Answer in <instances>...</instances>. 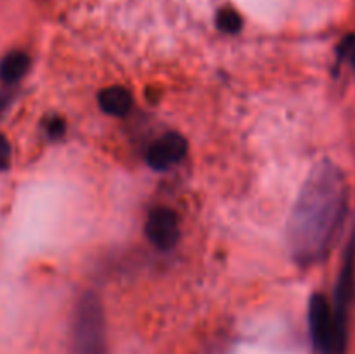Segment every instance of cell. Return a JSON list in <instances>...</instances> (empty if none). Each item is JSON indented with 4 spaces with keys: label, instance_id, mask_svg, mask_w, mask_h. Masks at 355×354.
Returning <instances> with one entry per match:
<instances>
[{
    "label": "cell",
    "instance_id": "obj_8",
    "mask_svg": "<svg viewBox=\"0 0 355 354\" xmlns=\"http://www.w3.org/2000/svg\"><path fill=\"white\" fill-rule=\"evenodd\" d=\"M217 26L224 33H238L243 28V17L232 7L220 9L217 14Z\"/></svg>",
    "mask_w": 355,
    "mask_h": 354
},
{
    "label": "cell",
    "instance_id": "obj_3",
    "mask_svg": "<svg viewBox=\"0 0 355 354\" xmlns=\"http://www.w3.org/2000/svg\"><path fill=\"white\" fill-rule=\"evenodd\" d=\"M309 328L312 342L322 354H345L347 339L338 332L333 307L324 295H312L309 302Z\"/></svg>",
    "mask_w": 355,
    "mask_h": 354
},
{
    "label": "cell",
    "instance_id": "obj_11",
    "mask_svg": "<svg viewBox=\"0 0 355 354\" xmlns=\"http://www.w3.org/2000/svg\"><path fill=\"white\" fill-rule=\"evenodd\" d=\"M47 128H49V135H51V137H59V135L64 134V121L59 120V118H55V120L49 121Z\"/></svg>",
    "mask_w": 355,
    "mask_h": 354
},
{
    "label": "cell",
    "instance_id": "obj_2",
    "mask_svg": "<svg viewBox=\"0 0 355 354\" xmlns=\"http://www.w3.org/2000/svg\"><path fill=\"white\" fill-rule=\"evenodd\" d=\"M73 344L76 354H106V323L96 294H85L76 305Z\"/></svg>",
    "mask_w": 355,
    "mask_h": 354
},
{
    "label": "cell",
    "instance_id": "obj_7",
    "mask_svg": "<svg viewBox=\"0 0 355 354\" xmlns=\"http://www.w3.org/2000/svg\"><path fill=\"white\" fill-rule=\"evenodd\" d=\"M28 68H30V58L26 52H9L0 59V80L3 83H16L17 80L23 78Z\"/></svg>",
    "mask_w": 355,
    "mask_h": 354
},
{
    "label": "cell",
    "instance_id": "obj_9",
    "mask_svg": "<svg viewBox=\"0 0 355 354\" xmlns=\"http://www.w3.org/2000/svg\"><path fill=\"white\" fill-rule=\"evenodd\" d=\"M340 56H345L355 69V35H349L340 45Z\"/></svg>",
    "mask_w": 355,
    "mask_h": 354
},
{
    "label": "cell",
    "instance_id": "obj_12",
    "mask_svg": "<svg viewBox=\"0 0 355 354\" xmlns=\"http://www.w3.org/2000/svg\"><path fill=\"white\" fill-rule=\"evenodd\" d=\"M10 97H12V94L10 92H0V113H2L3 110H6L7 106H9V103H10Z\"/></svg>",
    "mask_w": 355,
    "mask_h": 354
},
{
    "label": "cell",
    "instance_id": "obj_1",
    "mask_svg": "<svg viewBox=\"0 0 355 354\" xmlns=\"http://www.w3.org/2000/svg\"><path fill=\"white\" fill-rule=\"evenodd\" d=\"M347 180L333 162H319L302 186L288 222V248L302 266L328 253L347 210Z\"/></svg>",
    "mask_w": 355,
    "mask_h": 354
},
{
    "label": "cell",
    "instance_id": "obj_10",
    "mask_svg": "<svg viewBox=\"0 0 355 354\" xmlns=\"http://www.w3.org/2000/svg\"><path fill=\"white\" fill-rule=\"evenodd\" d=\"M10 163V144L6 135L0 134V172L9 167Z\"/></svg>",
    "mask_w": 355,
    "mask_h": 354
},
{
    "label": "cell",
    "instance_id": "obj_4",
    "mask_svg": "<svg viewBox=\"0 0 355 354\" xmlns=\"http://www.w3.org/2000/svg\"><path fill=\"white\" fill-rule=\"evenodd\" d=\"M146 235L158 248H172L179 238V224L175 212L170 208H155L146 222Z\"/></svg>",
    "mask_w": 355,
    "mask_h": 354
},
{
    "label": "cell",
    "instance_id": "obj_6",
    "mask_svg": "<svg viewBox=\"0 0 355 354\" xmlns=\"http://www.w3.org/2000/svg\"><path fill=\"white\" fill-rule=\"evenodd\" d=\"M132 104H134V99L125 87H107L99 94V106L103 108L104 113L113 115V117L127 115L132 110Z\"/></svg>",
    "mask_w": 355,
    "mask_h": 354
},
{
    "label": "cell",
    "instance_id": "obj_5",
    "mask_svg": "<svg viewBox=\"0 0 355 354\" xmlns=\"http://www.w3.org/2000/svg\"><path fill=\"white\" fill-rule=\"evenodd\" d=\"M187 151L186 139L180 134H166L159 137L148 149V163L156 170L168 169L179 162Z\"/></svg>",
    "mask_w": 355,
    "mask_h": 354
}]
</instances>
